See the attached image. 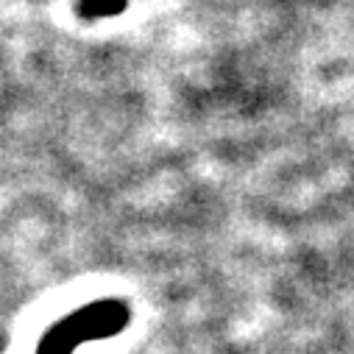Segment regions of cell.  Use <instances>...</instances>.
Returning a JSON list of instances; mask_svg holds the SVG:
<instances>
[{
	"instance_id": "cell-1",
	"label": "cell",
	"mask_w": 354,
	"mask_h": 354,
	"mask_svg": "<svg viewBox=\"0 0 354 354\" xmlns=\"http://www.w3.org/2000/svg\"><path fill=\"white\" fill-rule=\"evenodd\" d=\"M123 0H84L86 15H118Z\"/></svg>"
}]
</instances>
